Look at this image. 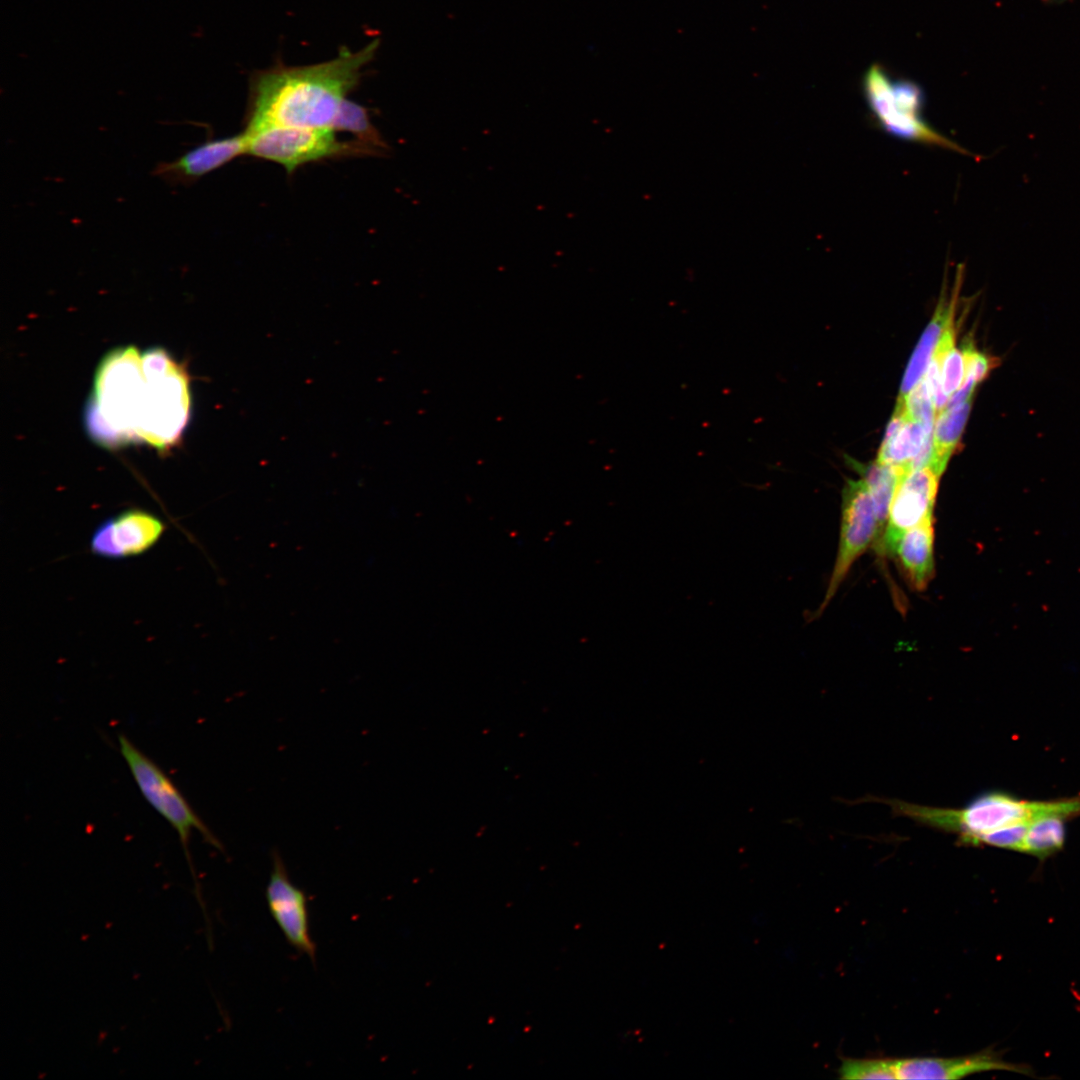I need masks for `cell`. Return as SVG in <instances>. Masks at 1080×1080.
Here are the masks:
<instances>
[{
  "instance_id": "15",
  "label": "cell",
  "mask_w": 1080,
  "mask_h": 1080,
  "mask_svg": "<svg viewBox=\"0 0 1080 1080\" xmlns=\"http://www.w3.org/2000/svg\"><path fill=\"white\" fill-rule=\"evenodd\" d=\"M929 518L907 530L898 541L896 557L909 587L924 591L934 577V525Z\"/></svg>"
},
{
  "instance_id": "6",
  "label": "cell",
  "mask_w": 1080,
  "mask_h": 1080,
  "mask_svg": "<svg viewBox=\"0 0 1080 1080\" xmlns=\"http://www.w3.org/2000/svg\"><path fill=\"white\" fill-rule=\"evenodd\" d=\"M122 757L146 801L176 830L188 864L192 868L188 842L191 830H197L203 839L218 850L223 846L181 794L167 774L125 735L118 736Z\"/></svg>"
},
{
  "instance_id": "22",
  "label": "cell",
  "mask_w": 1080,
  "mask_h": 1080,
  "mask_svg": "<svg viewBox=\"0 0 1080 1080\" xmlns=\"http://www.w3.org/2000/svg\"><path fill=\"white\" fill-rule=\"evenodd\" d=\"M1029 823L1030 822L1012 824L979 835L971 841L970 845H989L1022 852Z\"/></svg>"
},
{
  "instance_id": "19",
  "label": "cell",
  "mask_w": 1080,
  "mask_h": 1080,
  "mask_svg": "<svg viewBox=\"0 0 1080 1080\" xmlns=\"http://www.w3.org/2000/svg\"><path fill=\"white\" fill-rule=\"evenodd\" d=\"M332 129L341 132H349L357 140L379 150L382 154L388 146L373 126L368 111L361 105L347 99L342 105Z\"/></svg>"
},
{
  "instance_id": "10",
  "label": "cell",
  "mask_w": 1080,
  "mask_h": 1080,
  "mask_svg": "<svg viewBox=\"0 0 1080 1080\" xmlns=\"http://www.w3.org/2000/svg\"><path fill=\"white\" fill-rule=\"evenodd\" d=\"M164 529L163 522L152 513L129 509L103 521L95 529L90 550L110 559L136 556L157 543Z\"/></svg>"
},
{
  "instance_id": "21",
  "label": "cell",
  "mask_w": 1080,
  "mask_h": 1080,
  "mask_svg": "<svg viewBox=\"0 0 1080 1080\" xmlns=\"http://www.w3.org/2000/svg\"><path fill=\"white\" fill-rule=\"evenodd\" d=\"M839 1073L845 1080L897 1079L894 1059L847 1058L842 1061Z\"/></svg>"
},
{
  "instance_id": "7",
  "label": "cell",
  "mask_w": 1080,
  "mask_h": 1080,
  "mask_svg": "<svg viewBox=\"0 0 1080 1080\" xmlns=\"http://www.w3.org/2000/svg\"><path fill=\"white\" fill-rule=\"evenodd\" d=\"M840 541L836 561L820 611L828 605L854 562L879 536L873 497L866 482L848 480L842 494Z\"/></svg>"
},
{
  "instance_id": "17",
  "label": "cell",
  "mask_w": 1080,
  "mask_h": 1080,
  "mask_svg": "<svg viewBox=\"0 0 1080 1080\" xmlns=\"http://www.w3.org/2000/svg\"><path fill=\"white\" fill-rule=\"evenodd\" d=\"M860 472L862 479L869 488L876 507L879 523V536L875 543L877 546L885 532L889 508L900 472L892 466L877 461L871 465L862 467Z\"/></svg>"
},
{
  "instance_id": "3",
  "label": "cell",
  "mask_w": 1080,
  "mask_h": 1080,
  "mask_svg": "<svg viewBox=\"0 0 1080 1080\" xmlns=\"http://www.w3.org/2000/svg\"><path fill=\"white\" fill-rule=\"evenodd\" d=\"M898 814L935 829L958 834L961 844L999 828L1060 815L1080 816V796L1053 801H1028L1007 793L987 792L960 809L929 807L900 800L887 801Z\"/></svg>"
},
{
  "instance_id": "20",
  "label": "cell",
  "mask_w": 1080,
  "mask_h": 1080,
  "mask_svg": "<svg viewBox=\"0 0 1080 1080\" xmlns=\"http://www.w3.org/2000/svg\"><path fill=\"white\" fill-rule=\"evenodd\" d=\"M937 351L941 361V382L946 395L955 393L965 378V359L963 352L955 346L954 327L951 326L941 340Z\"/></svg>"
},
{
  "instance_id": "23",
  "label": "cell",
  "mask_w": 1080,
  "mask_h": 1080,
  "mask_svg": "<svg viewBox=\"0 0 1080 1080\" xmlns=\"http://www.w3.org/2000/svg\"><path fill=\"white\" fill-rule=\"evenodd\" d=\"M962 352L965 359L964 381H972L978 385L999 364L998 359L978 351L969 341L963 345Z\"/></svg>"
},
{
  "instance_id": "1",
  "label": "cell",
  "mask_w": 1080,
  "mask_h": 1080,
  "mask_svg": "<svg viewBox=\"0 0 1080 1080\" xmlns=\"http://www.w3.org/2000/svg\"><path fill=\"white\" fill-rule=\"evenodd\" d=\"M190 410L186 369L161 348L126 346L98 366L86 425L106 447L146 443L165 451L181 438Z\"/></svg>"
},
{
  "instance_id": "9",
  "label": "cell",
  "mask_w": 1080,
  "mask_h": 1080,
  "mask_svg": "<svg viewBox=\"0 0 1080 1080\" xmlns=\"http://www.w3.org/2000/svg\"><path fill=\"white\" fill-rule=\"evenodd\" d=\"M271 858L272 868L265 889L269 912L288 944L314 963L316 945L309 929L307 896L291 881L277 850L272 852Z\"/></svg>"
},
{
  "instance_id": "4",
  "label": "cell",
  "mask_w": 1080,
  "mask_h": 1080,
  "mask_svg": "<svg viewBox=\"0 0 1080 1080\" xmlns=\"http://www.w3.org/2000/svg\"><path fill=\"white\" fill-rule=\"evenodd\" d=\"M863 89L873 115L889 135L967 154L965 149L923 119L924 94L915 82L891 81L883 68L874 64L864 75Z\"/></svg>"
},
{
  "instance_id": "14",
  "label": "cell",
  "mask_w": 1080,
  "mask_h": 1080,
  "mask_svg": "<svg viewBox=\"0 0 1080 1080\" xmlns=\"http://www.w3.org/2000/svg\"><path fill=\"white\" fill-rule=\"evenodd\" d=\"M962 275L963 267L959 265L950 296L948 297L946 294V287L942 290L935 313L923 332L905 371L899 398L905 397L924 377L928 364H930L946 331L953 326Z\"/></svg>"
},
{
  "instance_id": "13",
  "label": "cell",
  "mask_w": 1080,
  "mask_h": 1080,
  "mask_svg": "<svg viewBox=\"0 0 1080 1080\" xmlns=\"http://www.w3.org/2000/svg\"><path fill=\"white\" fill-rule=\"evenodd\" d=\"M897 1079H960L972 1074L1008 1070L1026 1073L1023 1066L1003 1061L991 1050L951 1058L914 1057L894 1059Z\"/></svg>"
},
{
  "instance_id": "2",
  "label": "cell",
  "mask_w": 1080,
  "mask_h": 1080,
  "mask_svg": "<svg viewBox=\"0 0 1080 1080\" xmlns=\"http://www.w3.org/2000/svg\"><path fill=\"white\" fill-rule=\"evenodd\" d=\"M378 44L373 40L357 51L344 47L335 58L317 64H276L255 72L249 81L245 128L278 125L332 129L342 105L373 60Z\"/></svg>"
},
{
  "instance_id": "16",
  "label": "cell",
  "mask_w": 1080,
  "mask_h": 1080,
  "mask_svg": "<svg viewBox=\"0 0 1080 1080\" xmlns=\"http://www.w3.org/2000/svg\"><path fill=\"white\" fill-rule=\"evenodd\" d=\"M973 399L944 408L936 414L933 432V453L930 466L943 473L947 462L958 446L968 420Z\"/></svg>"
},
{
  "instance_id": "5",
  "label": "cell",
  "mask_w": 1080,
  "mask_h": 1080,
  "mask_svg": "<svg viewBox=\"0 0 1080 1080\" xmlns=\"http://www.w3.org/2000/svg\"><path fill=\"white\" fill-rule=\"evenodd\" d=\"M246 154L281 165L288 174L325 159L382 154L355 139L341 141L332 129L264 125L244 128Z\"/></svg>"
},
{
  "instance_id": "8",
  "label": "cell",
  "mask_w": 1080,
  "mask_h": 1080,
  "mask_svg": "<svg viewBox=\"0 0 1080 1080\" xmlns=\"http://www.w3.org/2000/svg\"><path fill=\"white\" fill-rule=\"evenodd\" d=\"M941 475L930 465L900 474L885 532L876 546L880 555L893 556L898 541L907 530L933 518Z\"/></svg>"
},
{
  "instance_id": "12",
  "label": "cell",
  "mask_w": 1080,
  "mask_h": 1080,
  "mask_svg": "<svg viewBox=\"0 0 1080 1080\" xmlns=\"http://www.w3.org/2000/svg\"><path fill=\"white\" fill-rule=\"evenodd\" d=\"M932 453L933 425L908 418L896 405L876 461L904 474L929 465Z\"/></svg>"
},
{
  "instance_id": "18",
  "label": "cell",
  "mask_w": 1080,
  "mask_h": 1080,
  "mask_svg": "<svg viewBox=\"0 0 1080 1080\" xmlns=\"http://www.w3.org/2000/svg\"><path fill=\"white\" fill-rule=\"evenodd\" d=\"M1066 819L1060 815H1048L1031 821L1022 852L1042 859L1062 849Z\"/></svg>"
},
{
  "instance_id": "11",
  "label": "cell",
  "mask_w": 1080,
  "mask_h": 1080,
  "mask_svg": "<svg viewBox=\"0 0 1080 1080\" xmlns=\"http://www.w3.org/2000/svg\"><path fill=\"white\" fill-rule=\"evenodd\" d=\"M246 154V138L241 133L206 141L171 161H161L152 175L170 185L188 186L203 176Z\"/></svg>"
}]
</instances>
